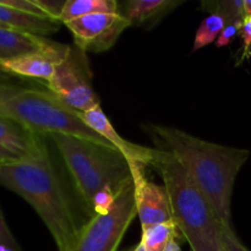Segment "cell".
<instances>
[{"label":"cell","mask_w":251,"mask_h":251,"mask_svg":"<svg viewBox=\"0 0 251 251\" xmlns=\"http://www.w3.org/2000/svg\"><path fill=\"white\" fill-rule=\"evenodd\" d=\"M39 153L0 163V185L21 196L33 207L59 251H71L81 230L95 216L82 200L49 139Z\"/></svg>","instance_id":"cell-1"},{"label":"cell","mask_w":251,"mask_h":251,"mask_svg":"<svg viewBox=\"0 0 251 251\" xmlns=\"http://www.w3.org/2000/svg\"><path fill=\"white\" fill-rule=\"evenodd\" d=\"M158 149L173 153L212 203L223 226L230 225L235 179L250 157L245 149L223 146L164 125H147Z\"/></svg>","instance_id":"cell-2"},{"label":"cell","mask_w":251,"mask_h":251,"mask_svg":"<svg viewBox=\"0 0 251 251\" xmlns=\"http://www.w3.org/2000/svg\"><path fill=\"white\" fill-rule=\"evenodd\" d=\"M149 167L161 176L173 222L191 251H225L222 222L207 196L176 157L166 150L153 149Z\"/></svg>","instance_id":"cell-3"},{"label":"cell","mask_w":251,"mask_h":251,"mask_svg":"<svg viewBox=\"0 0 251 251\" xmlns=\"http://www.w3.org/2000/svg\"><path fill=\"white\" fill-rule=\"evenodd\" d=\"M65 164L76 190L92 210L96 194L110 188L115 194L131 176L129 162L110 145L68 134L47 135Z\"/></svg>","instance_id":"cell-4"},{"label":"cell","mask_w":251,"mask_h":251,"mask_svg":"<svg viewBox=\"0 0 251 251\" xmlns=\"http://www.w3.org/2000/svg\"><path fill=\"white\" fill-rule=\"evenodd\" d=\"M0 117L39 136L68 134L110 145L82 122L80 113L65 107L48 90L0 82Z\"/></svg>","instance_id":"cell-5"},{"label":"cell","mask_w":251,"mask_h":251,"mask_svg":"<svg viewBox=\"0 0 251 251\" xmlns=\"http://www.w3.org/2000/svg\"><path fill=\"white\" fill-rule=\"evenodd\" d=\"M137 216L132 176L115 195L107 215H95L83 227L71 251H118L120 242Z\"/></svg>","instance_id":"cell-6"},{"label":"cell","mask_w":251,"mask_h":251,"mask_svg":"<svg viewBox=\"0 0 251 251\" xmlns=\"http://www.w3.org/2000/svg\"><path fill=\"white\" fill-rule=\"evenodd\" d=\"M47 87L58 100L76 113H85L100 105L93 90L87 56L76 46H70L65 58L56 64Z\"/></svg>","instance_id":"cell-7"},{"label":"cell","mask_w":251,"mask_h":251,"mask_svg":"<svg viewBox=\"0 0 251 251\" xmlns=\"http://www.w3.org/2000/svg\"><path fill=\"white\" fill-rule=\"evenodd\" d=\"M74 37V46L85 53H103L118 42L130 22L122 12L92 14L65 22Z\"/></svg>","instance_id":"cell-8"},{"label":"cell","mask_w":251,"mask_h":251,"mask_svg":"<svg viewBox=\"0 0 251 251\" xmlns=\"http://www.w3.org/2000/svg\"><path fill=\"white\" fill-rule=\"evenodd\" d=\"M127 162L134 181L135 202L141 227L173 222L171 202L164 185H158L147 178L145 164L136 161Z\"/></svg>","instance_id":"cell-9"},{"label":"cell","mask_w":251,"mask_h":251,"mask_svg":"<svg viewBox=\"0 0 251 251\" xmlns=\"http://www.w3.org/2000/svg\"><path fill=\"white\" fill-rule=\"evenodd\" d=\"M70 46L54 42L43 36L0 27V61L32 53H41L61 61L68 54Z\"/></svg>","instance_id":"cell-10"},{"label":"cell","mask_w":251,"mask_h":251,"mask_svg":"<svg viewBox=\"0 0 251 251\" xmlns=\"http://www.w3.org/2000/svg\"><path fill=\"white\" fill-rule=\"evenodd\" d=\"M80 117L90 129H92L96 134L100 135L105 141L109 142L127 161H136L149 167L153 149L132 144V142L123 139L122 135L118 134L115 127L109 122L107 115L104 114L100 105H97V107L92 108L85 113H80Z\"/></svg>","instance_id":"cell-11"},{"label":"cell","mask_w":251,"mask_h":251,"mask_svg":"<svg viewBox=\"0 0 251 251\" xmlns=\"http://www.w3.org/2000/svg\"><path fill=\"white\" fill-rule=\"evenodd\" d=\"M44 144V136L33 134L12 120L0 117V146L11 151L20 158L39 153Z\"/></svg>","instance_id":"cell-12"},{"label":"cell","mask_w":251,"mask_h":251,"mask_svg":"<svg viewBox=\"0 0 251 251\" xmlns=\"http://www.w3.org/2000/svg\"><path fill=\"white\" fill-rule=\"evenodd\" d=\"M184 0H129L120 7L131 26L153 27L164 16L180 6Z\"/></svg>","instance_id":"cell-13"},{"label":"cell","mask_w":251,"mask_h":251,"mask_svg":"<svg viewBox=\"0 0 251 251\" xmlns=\"http://www.w3.org/2000/svg\"><path fill=\"white\" fill-rule=\"evenodd\" d=\"M58 61L41 53L26 54L0 61V68L10 76L28 77L48 82L53 76Z\"/></svg>","instance_id":"cell-14"},{"label":"cell","mask_w":251,"mask_h":251,"mask_svg":"<svg viewBox=\"0 0 251 251\" xmlns=\"http://www.w3.org/2000/svg\"><path fill=\"white\" fill-rule=\"evenodd\" d=\"M0 24L16 31L27 32L37 36H48L59 32L60 22L49 17H41L26 14L19 10L5 6L0 2Z\"/></svg>","instance_id":"cell-15"},{"label":"cell","mask_w":251,"mask_h":251,"mask_svg":"<svg viewBox=\"0 0 251 251\" xmlns=\"http://www.w3.org/2000/svg\"><path fill=\"white\" fill-rule=\"evenodd\" d=\"M120 12L119 2L115 0H66L60 22L71 21L92 14Z\"/></svg>","instance_id":"cell-16"},{"label":"cell","mask_w":251,"mask_h":251,"mask_svg":"<svg viewBox=\"0 0 251 251\" xmlns=\"http://www.w3.org/2000/svg\"><path fill=\"white\" fill-rule=\"evenodd\" d=\"M178 228L174 222L150 226L142 228V237L140 243L146 251H164L168 244L178 239Z\"/></svg>","instance_id":"cell-17"},{"label":"cell","mask_w":251,"mask_h":251,"mask_svg":"<svg viewBox=\"0 0 251 251\" xmlns=\"http://www.w3.org/2000/svg\"><path fill=\"white\" fill-rule=\"evenodd\" d=\"M227 25V21L223 16L218 14H210L206 19L202 20L200 27L198 28L194 39L193 50H199L208 44L217 41L218 36Z\"/></svg>","instance_id":"cell-18"},{"label":"cell","mask_w":251,"mask_h":251,"mask_svg":"<svg viewBox=\"0 0 251 251\" xmlns=\"http://www.w3.org/2000/svg\"><path fill=\"white\" fill-rule=\"evenodd\" d=\"M201 6L210 14L223 16L227 24L244 21V0H212L202 1Z\"/></svg>","instance_id":"cell-19"},{"label":"cell","mask_w":251,"mask_h":251,"mask_svg":"<svg viewBox=\"0 0 251 251\" xmlns=\"http://www.w3.org/2000/svg\"><path fill=\"white\" fill-rule=\"evenodd\" d=\"M117 194L110 188H104L98 191L92 200V211L95 215H107L113 208Z\"/></svg>","instance_id":"cell-20"},{"label":"cell","mask_w":251,"mask_h":251,"mask_svg":"<svg viewBox=\"0 0 251 251\" xmlns=\"http://www.w3.org/2000/svg\"><path fill=\"white\" fill-rule=\"evenodd\" d=\"M33 1L49 19L60 22L66 0H33Z\"/></svg>","instance_id":"cell-21"},{"label":"cell","mask_w":251,"mask_h":251,"mask_svg":"<svg viewBox=\"0 0 251 251\" xmlns=\"http://www.w3.org/2000/svg\"><path fill=\"white\" fill-rule=\"evenodd\" d=\"M2 5L9 6L11 9L19 10V11L26 12V14L36 15L41 17H48L36 4L33 0H0Z\"/></svg>","instance_id":"cell-22"},{"label":"cell","mask_w":251,"mask_h":251,"mask_svg":"<svg viewBox=\"0 0 251 251\" xmlns=\"http://www.w3.org/2000/svg\"><path fill=\"white\" fill-rule=\"evenodd\" d=\"M239 37L243 41V48L242 55H240L239 60L237 61V65H240V64L244 63L245 60L251 58V17L244 19Z\"/></svg>","instance_id":"cell-23"},{"label":"cell","mask_w":251,"mask_h":251,"mask_svg":"<svg viewBox=\"0 0 251 251\" xmlns=\"http://www.w3.org/2000/svg\"><path fill=\"white\" fill-rule=\"evenodd\" d=\"M242 26H243V21L230 22V24L226 25L223 31L221 32V34L218 36L217 41L215 42L216 47H217V48H222V47L229 46V44L233 42V39H234L237 36H239Z\"/></svg>","instance_id":"cell-24"},{"label":"cell","mask_w":251,"mask_h":251,"mask_svg":"<svg viewBox=\"0 0 251 251\" xmlns=\"http://www.w3.org/2000/svg\"><path fill=\"white\" fill-rule=\"evenodd\" d=\"M222 247L225 251H250L238 239L232 226H223Z\"/></svg>","instance_id":"cell-25"},{"label":"cell","mask_w":251,"mask_h":251,"mask_svg":"<svg viewBox=\"0 0 251 251\" xmlns=\"http://www.w3.org/2000/svg\"><path fill=\"white\" fill-rule=\"evenodd\" d=\"M0 245H5V247H9L17 251L20 250L19 244L15 240L11 230L9 229V226H7L6 221H5L1 210H0Z\"/></svg>","instance_id":"cell-26"},{"label":"cell","mask_w":251,"mask_h":251,"mask_svg":"<svg viewBox=\"0 0 251 251\" xmlns=\"http://www.w3.org/2000/svg\"><path fill=\"white\" fill-rule=\"evenodd\" d=\"M19 159H22V158H20L19 156L12 153V152L9 151V150L0 146V162L6 163V162H15V161H19Z\"/></svg>","instance_id":"cell-27"},{"label":"cell","mask_w":251,"mask_h":251,"mask_svg":"<svg viewBox=\"0 0 251 251\" xmlns=\"http://www.w3.org/2000/svg\"><path fill=\"white\" fill-rule=\"evenodd\" d=\"M164 251H183L180 249V245H179L178 240H173V242H171L168 244V247H167V249Z\"/></svg>","instance_id":"cell-28"},{"label":"cell","mask_w":251,"mask_h":251,"mask_svg":"<svg viewBox=\"0 0 251 251\" xmlns=\"http://www.w3.org/2000/svg\"><path fill=\"white\" fill-rule=\"evenodd\" d=\"M251 17V0H244V19Z\"/></svg>","instance_id":"cell-29"},{"label":"cell","mask_w":251,"mask_h":251,"mask_svg":"<svg viewBox=\"0 0 251 251\" xmlns=\"http://www.w3.org/2000/svg\"><path fill=\"white\" fill-rule=\"evenodd\" d=\"M11 77L12 76L7 75V74L4 73V71L1 70V68H0V82H11Z\"/></svg>","instance_id":"cell-30"},{"label":"cell","mask_w":251,"mask_h":251,"mask_svg":"<svg viewBox=\"0 0 251 251\" xmlns=\"http://www.w3.org/2000/svg\"><path fill=\"white\" fill-rule=\"evenodd\" d=\"M129 251H146V250H145L144 245H142L141 243H139V244H137L136 247H134L131 250H129Z\"/></svg>","instance_id":"cell-31"},{"label":"cell","mask_w":251,"mask_h":251,"mask_svg":"<svg viewBox=\"0 0 251 251\" xmlns=\"http://www.w3.org/2000/svg\"><path fill=\"white\" fill-rule=\"evenodd\" d=\"M0 251H17V250L11 249V248L9 247H5V245H0Z\"/></svg>","instance_id":"cell-32"},{"label":"cell","mask_w":251,"mask_h":251,"mask_svg":"<svg viewBox=\"0 0 251 251\" xmlns=\"http://www.w3.org/2000/svg\"><path fill=\"white\" fill-rule=\"evenodd\" d=\"M0 27H6V26H4V25H2V24H0Z\"/></svg>","instance_id":"cell-33"},{"label":"cell","mask_w":251,"mask_h":251,"mask_svg":"<svg viewBox=\"0 0 251 251\" xmlns=\"http://www.w3.org/2000/svg\"><path fill=\"white\" fill-rule=\"evenodd\" d=\"M0 163H4V162H0Z\"/></svg>","instance_id":"cell-34"},{"label":"cell","mask_w":251,"mask_h":251,"mask_svg":"<svg viewBox=\"0 0 251 251\" xmlns=\"http://www.w3.org/2000/svg\"><path fill=\"white\" fill-rule=\"evenodd\" d=\"M127 251H129V250H127Z\"/></svg>","instance_id":"cell-35"}]
</instances>
